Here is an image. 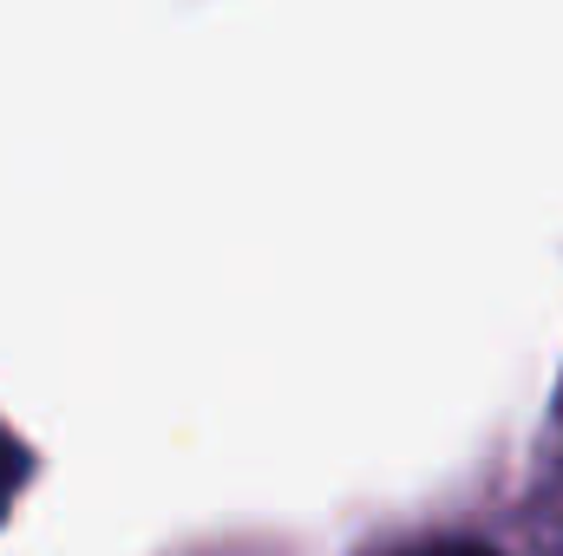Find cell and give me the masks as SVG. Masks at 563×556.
Returning a JSON list of instances; mask_svg holds the SVG:
<instances>
[{"instance_id": "cell-1", "label": "cell", "mask_w": 563, "mask_h": 556, "mask_svg": "<svg viewBox=\"0 0 563 556\" xmlns=\"http://www.w3.org/2000/svg\"><path fill=\"white\" fill-rule=\"evenodd\" d=\"M26 485V452L0 432V518H7V504H13V491Z\"/></svg>"}, {"instance_id": "cell-2", "label": "cell", "mask_w": 563, "mask_h": 556, "mask_svg": "<svg viewBox=\"0 0 563 556\" xmlns=\"http://www.w3.org/2000/svg\"><path fill=\"white\" fill-rule=\"evenodd\" d=\"M400 556H498L492 544H465V537H452V544H420V551H400Z\"/></svg>"}, {"instance_id": "cell-3", "label": "cell", "mask_w": 563, "mask_h": 556, "mask_svg": "<svg viewBox=\"0 0 563 556\" xmlns=\"http://www.w3.org/2000/svg\"><path fill=\"white\" fill-rule=\"evenodd\" d=\"M558 413H563V393H558Z\"/></svg>"}]
</instances>
